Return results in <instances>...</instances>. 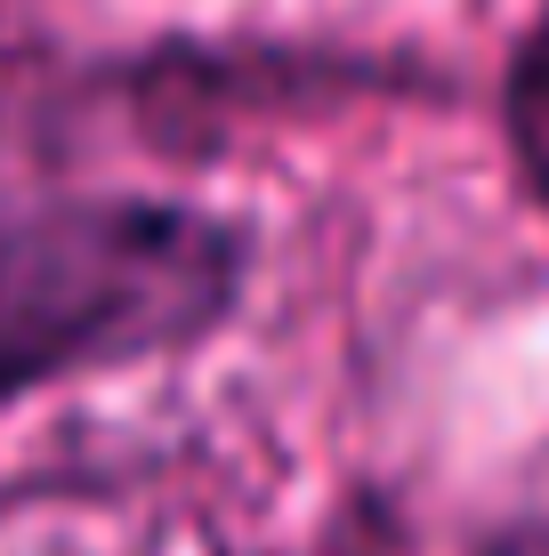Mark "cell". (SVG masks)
Segmentation results:
<instances>
[{"label":"cell","mask_w":549,"mask_h":556,"mask_svg":"<svg viewBox=\"0 0 549 556\" xmlns=\"http://www.w3.org/2000/svg\"><path fill=\"white\" fill-rule=\"evenodd\" d=\"M509 146H517L525 178L549 194V16L525 33L517 65H509Z\"/></svg>","instance_id":"obj_2"},{"label":"cell","mask_w":549,"mask_h":556,"mask_svg":"<svg viewBox=\"0 0 549 556\" xmlns=\"http://www.w3.org/2000/svg\"><path fill=\"white\" fill-rule=\"evenodd\" d=\"M235 242L162 202H0V395L202 331Z\"/></svg>","instance_id":"obj_1"}]
</instances>
